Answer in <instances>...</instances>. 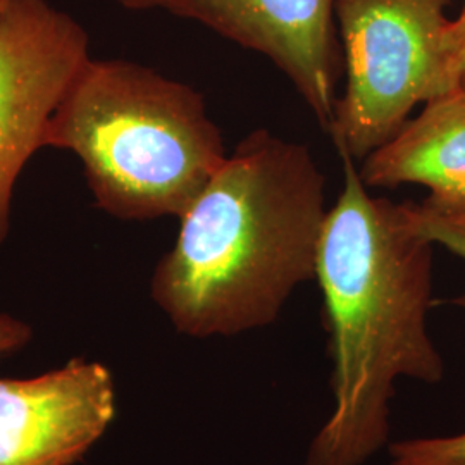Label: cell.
Wrapping results in <instances>:
<instances>
[{
  "instance_id": "cell-1",
  "label": "cell",
  "mask_w": 465,
  "mask_h": 465,
  "mask_svg": "<svg viewBox=\"0 0 465 465\" xmlns=\"http://www.w3.org/2000/svg\"><path fill=\"white\" fill-rule=\"evenodd\" d=\"M343 190L324 221L316 278L330 331L332 411L305 465H362L386 445L400 378L440 382L445 364L428 332L432 245L409 203L372 197L340 153Z\"/></svg>"
},
{
  "instance_id": "cell-2",
  "label": "cell",
  "mask_w": 465,
  "mask_h": 465,
  "mask_svg": "<svg viewBox=\"0 0 465 465\" xmlns=\"http://www.w3.org/2000/svg\"><path fill=\"white\" fill-rule=\"evenodd\" d=\"M326 216V178L309 147L255 130L180 217L152 299L193 338L266 328L316 278Z\"/></svg>"
},
{
  "instance_id": "cell-3",
  "label": "cell",
  "mask_w": 465,
  "mask_h": 465,
  "mask_svg": "<svg viewBox=\"0 0 465 465\" xmlns=\"http://www.w3.org/2000/svg\"><path fill=\"white\" fill-rule=\"evenodd\" d=\"M45 147L73 152L97 207L126 221L183 216L228 157L195 88L92 55L50 119Z\"/></svg>"
},
{
  "instance_id": "cell-4",
  "label": "cell",
  "mask_w": 465,
  "mask_h": 465,
  "mask_svg": "<svg viewBox=\"0 0 465 465\" xmlns=\"http://www.w3.org/2000/svg\"><path fill=\"white\" fill-rule=\"evenodd\" d=\"M451 0H336L347 86L328 130L340 153L364 161L417 104L451 90L445 11Z\"/></svg>"
},
{
  "instance_id": "cell-5",
  "label": "cell",
  "mask_w": 465,
  "mask_h": 465,
  "mask_svg": "<svg viewBox=\"0 0 465 465\" xmlns=\"http://www.w3.org/2000/svg\"><path fill=\"white\" fill-rule=\"evenodd\" d=\"M90 57L84 26L49 0H5L0 11V245L17 178L45 147L50 119Z\"/></svg>"
},
{
  "instance_id": "cell-6",
  "label": "cell",
  "mask_w": 465,
  "mask_h": 465,
  "mask_svg": "<svg viewBox=\"0 0 465 465\" xmlns=\"http://www.w3.org/2000/svg\"><path fill=\"white\" fill-rule=\"evenodd\" d=\"M336 0H174L169 13L255 50L293 84L328 132L345 71Z\"/></svg>"
},
{
  "instance_id": "cell-7",
  "label": "cell",
  "mask_w": 465,
  "mask_h": 465,
  "mask_svg": "<svg viewBox=\"0 0 465 465\" xmlns=\"http://www.w3.org/2000/svg\"><path fill=\"white\" fill-rule=\"evenodd\" d=\"M116 412L113 374L73 359L30 380H0V465H73Z\"/></svg>"
},
{
  "instance_id": "cell-8",
  "label": "cell",
  "mask_w": 465,
  "mask_h": 465,
  "mask_svg": "<svg viewBox=\"0 0 465 465\" xmlns=\"http://www.w3.org/2000/svg\"><path fill=\"white\" fill-rule=\"evenodd\" d=\"M367 188L420 184L430 195L419 207L465 230V94L453 90L424 104L399 134L367 155Z\"/></svg>"
},
{
  "instance_id": "cell-9",
  "label": "cell",
  "mask_w": 465,
  "mask_h": 465,
  "mask_svg": "<svg viewBox=\"0 0 465 465\" xmlns=\"http://www.w3.org/2000/svg\"><path fill=\"white\" fill-rule=\"evenodd\" d=\"M390 457V465H465V432L397 441Z\"/></svg>"
},
{
  "instance_id": "cell-10",
  "label": "cell",
  "mask_w": 465,
  "mask_h": 465,
  "mask_svg": "<svg viewBox=\"0 0 465 465\" xmlns=\"http://www.w3.org/2000/svg\"><path fill=\"white\" fill-rule=\"evenodd\" d=\"M409 214L411 221L416 226L417 232H422L431 243L443 245L455 255L465 261V230L457 228L453 224H449L438 217L431 216L424 213L419 205L409 203ZM457 305L465 307V297L455 300Z\"/></svg>"
},
{
  "instance_id": "cell-11",
  "label": "cell",
  "mask_w": 465,
  "mask_h": 465,
  "mask_svg": "<svg viewBox=\"0 0 465 465\" xmlns=\"http://www.w3.org/2000/svg\"><path fill=\"white\" fill-rule=\"evenodd\" d=\"M445 52L449 63L451 90L465 94V4L462 13L450 19L445 30Z\"/></svg>"
},
{
  "instance_id": "cell-12",
  "label": "cell",
  "mask_w": 465,
  "mask_h": 465,
  "mask_svg": "<svg viewBox=\"0 0 465 465\" xmlns=\"http://www.w3.org/2000/svg\"><path fill=\"white\" fill-rule=\"evenodd\" d=\"M32 328L16 317L0 314V359L15 350L23 349L32 340Z\"/></svg>"
},
{
  "instance_id": "cell-13",
  "label": "cell",
  "mask_w": 465,
  "mask_h": 465,
  "mask_svg": "<svg viewBox=\"0 0 465 465\" xmlns=\"http://www.w3.org/2000/svg\"><path fill=\"white\" fill-rule=\"evenodd\" d=\"M126 9L132 11H149V9H166L169 11L174 0H116Z\"/></svg>"
},
{
  "instance_id": "cell-14",
  "label": "cell",
  "mask_w": 465,
  "mask_h": 465,
  "mask_svg": "<svg viewBox=\"0 0 465 465\" xmlns=\"http://www.w3.org/2000/svg\"><path fill=\"white\" fill-rule=\"evenodd\" d=\"M4 4H5V0H0V11H2V7H4Z\"/></svg>"
}]
</instances>
